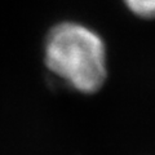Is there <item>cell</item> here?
Wrapping results in <instances>:
<instances>
[{"instance_id": "cell-1", "label": "cell", "mask_w": 155, "mask_h": 155, "mask_svg": "<svg viewBox=\"0 0 155 155\" xmlns=\"http://www.w3.org/2000/svg\"><path fill=\"white\" fill-rule=\"evenodd\" d=\"M44 64L76 92H98L107 78L106 47L98 34L76 22L52 27L44 41Z\"/></svg>"}, {"instance_id": "cell-2", "label": "cell", "mask_w": 155, "mask_h": 155, "mask_svg": "<svg viewBox=\"0 0 155 155\" xmlns=\"http://www.w3.org/2000/svg\"><path fill=\"white\" fill-rule=\"evenodd\" d=\"M129 11L141 18H155V0H124Z\"/></svg>"}]
</instances>
